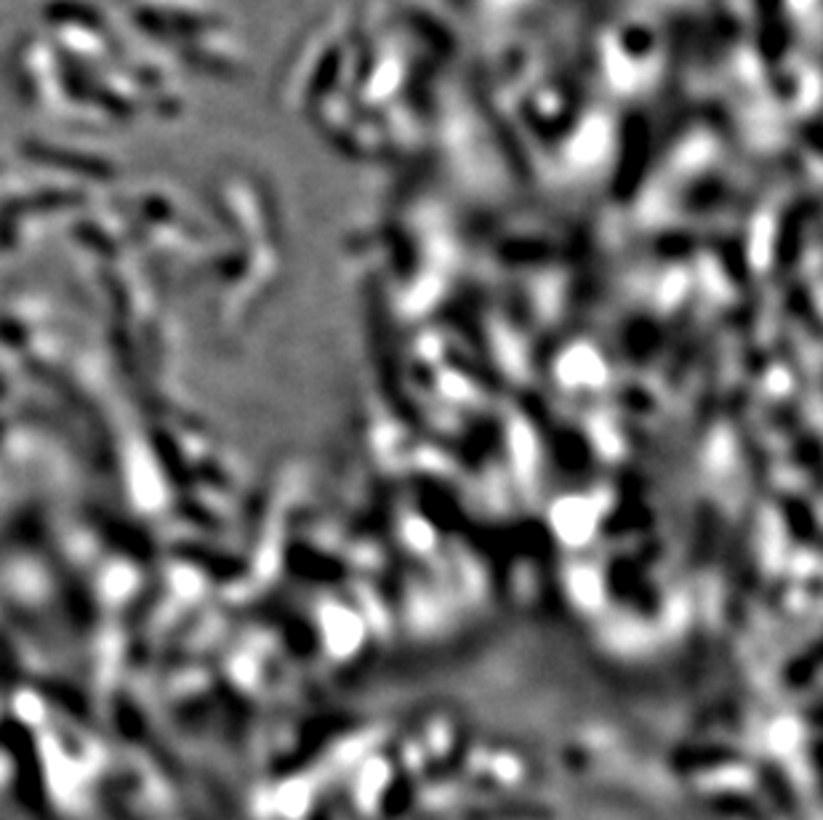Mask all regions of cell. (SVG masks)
Listing matches in <instances>:
<instances>
[{
  "label": "cell",
  "mask_w": 823,
  "mask_h": 820,
  "mask_svg": "<svg viewBox=\"0 0 823 820\" xmlns=\"http://www.w3.org/2000/svg\"><path fill=\"white\" fill-rule=\"evenodd\" d=\"M38 155H43V161L54 163V166H67V168H78V171H89V174H102V163H91V161H80V155H62V152H51L43 150V146H35Z\"/></svg>",
  "instance_id": "obj_1"
}]
</instances>
